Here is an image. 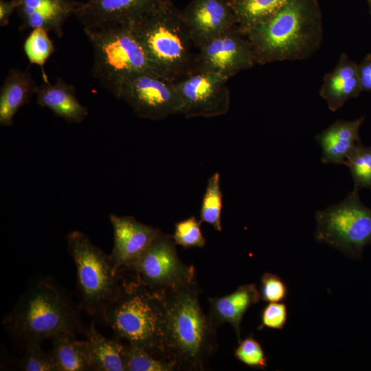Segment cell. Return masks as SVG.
<instances>
[{"mask_svg":"<svg viewBox=\"0 0 371 371\" xmlns=\"http://www.w3.org/2000/svg\"><path fill=\"white\" fill-rule=\"evenodd\" d=\"M80 308L52 277H39L21 295L3 324L12 341L24 348L60 333L82 332Z\"/></svg>","mask_w":371,"mask_h":371,"instance_id":"cell-1","label":"cell"},{"mask_svg":"<svg viewBox=\"0 0 371 371\" xmlns=\"http://www.w3.org/2000/svg\"><path fill=\"white\" fill-rule=\"evenodd\" d=\"M196 279L165 295L164 353L177 370L203 371L218 350V326L200 304Z\"/></svg>","mask_w":371,"mask_h":371,"instance_id":"cell-2","label":"cell"},{"mask_svg":"<svg viewBox=\"0 0 371 371\" xmlns=\"http://www.w3.org/2000/svg\"><path fill=\"white\" fill-rule=\"evenodd\" d=\"M256 64L303 60L320 47L324 30L316 0H290L246 33Z\"/></svg>","mask_w":371,"mask_h":371,"instance_id":"cell-3","label":"cell"},{"mask_svg":"<svg viewBox=\"0 0 371 371\" xmlns=\"http://www.w3.org/2000/svg\"><path fill=\"white\" fill-rule=\"evenodd\" d=\"M119 273L120 291L100 321L122 342L166 359L164 353L165 297L150 291L131 276Z\"/></svg>","mask_w":371,"mask_h":371,"instance_id":"cell-4","label":"cell"},{"mask_svg":"<svg viewBox=\"0 0 371 371\" xmlns=\"http://www.w3.org/2000/svg\"><path fill=\"white\" fill-rule=\"evenodd\" d=\"M131 23L154 71L172 82L194 71L197 47L170 0Z\"/></svg>","mask_w":371,"mask_h":371,"instance_id":"cell-5","label":"cell"},{"mask_svg":"<svg viewBox=\"0 0 371 371\" xmlns=\"http://www.w3.org/2000/svg\"><path fill=\"white\" fill-rule=\"evenodd\" d=\"M83 30L93 52L92 76L116 98L127 78L153 70L131 22Z\"/></svg>","mask_w":371,"mask_h":371,"instance_id":"cell-6","label":"cell"},{"mask_svg":"<svg viewBox=\"0 0 371 371\" xmlns=\"http://www.w3.org/2000/svg\"><path fill=\"white\" fill-rule=\"evenodd\" d=\"M66 240L68 252L76 265L80 307L100 320L120 291V273L110 256L82 232H70Z\"/></svg>","mask_w":371,"mask_h":371,"instance_id":"cell-7","label":"cell"},{"mask_svg":"<svg viewBox=\"0 0 371 371\" xmlns=\"http://www.w3.org/2000/svg\"><path fill=\"white\" fill-rule=\"evenodd\" d=\"M359 192L353 188L339 203L317 211L314 234L317 243L357 260L362 259L365 248L371 245V208L363 203Z\"/></svg>","mask_w":371,"mask_h":371,"instance_id":"cell-8","label":"cell"},{"mask_svg":"<svg viewBox=\"0 0 371 371\" xmlns=\"http://www.w3.org/2000/svg\"><path fill=\"white\" fill-rule=\"evenodd\" d=\"M176 245L172 235L160 230L134 263L118 271L165 295L196 279L194 267L181 261Z\"/></svg>","mask_w":371,"mask_h":371,"instance_id":"cell-9","label":"cell"},{"mask_svg":"<svg viewBox=\"0 0 371 371\" xmlns=\"http://www.w3.org/2000/svg\"><path fill=\"white\" fill-rule=\"evenodd\" d=\"M117 99L123 100L142 119L161 120L183 111V102L174 82L153 69L127 78Z\"/></svg>","mask_w":371,"mask_h":371,"instance_id":"cell-10","label":"cell"},{"mask_svg":"<svg viewBox=\"0 0 371 371\" xmlns=\"http://www.w3.org/2000/svg\"><path fill=\"white\" fill-rule=\"evenodd\" d=\"M255 65L252 46L236 26L197 47L194 71L214 72L229 80Z\"/></svg>","mask_w":371,"mask_h":371,"instance_id":"cell-11","label":"cell"},{"mask_svg":"<svg viewBox=\"0 0 371 371\" xmlns=\"http://www.w3.org/2000/svg\"><path fill=\"white\" fill-rule=\"evenodd\" d=\"M228 79L214 72L193 71L174 82L183 102L186 118L213 117L225 115L229 109Z\"/></svg>","mask_w":371,"mask_h":371,"instance_id":"cell-12","label":"cell"},{"mask_svg":"<svg viewBox=\"0 0 371 371\" xmlns=\"http://www.w3.org/2000/svg\"><path fill=\"white\" fill-rule=\"evenodd\" d=\"M181 15L196 47L238 26L229 0H191Z\"/></svg>","mask_w":371,"mask_h":371,"instance_id":"cell-13","label":"cell"},{"mask_svg":"<svg viewBox=\"0 0 371 371\" xmlns=\"http://www.w3.org/2000/svg\"><path fill=\"white\" fill-rule=\"evenodd\" d=\"M170 0H87L75 15L83 28L132 22Z\"/></svg>","mask_w":371,"mask_h":371,"instance_id":"cell-14","label":"cell"},{"mask_svg":"<svg viewBox=\"0 0 371 371\" xmlns=\"http://www.w3.org/2000/svg\"><path fill=\"white\" fill-rule=\"evenodd\" d=\"M109 218L113 232V245L109 256L118 271L134 263L161 229L131 216L110 214Z\"/></svg>","mask_w":371,"mask_h":371,"instance_id":"cell-15","label":"cell"},{"mask_svg":"<svg viewBox=\"0 0 371 371\" xmlns=\"http://www.w3.org/2000/svg\"><path fill=\"white\" fill-rule=\"evenodd\" d=\"M21 20V30L42 28L56 36L63 34V25L76 15L83 1L78 0H15Z\"/></svg>","mask_w":371,"mask_h":371,"instance_id":"cell-16","label":"cell"},{"mask_svg":"<svg viewBox=\"0 0 371 371\" xmlns=\"http://www.w3.org/2000/svg\"><path fill=\"white\" fill-rule=\"evenodd\" d=\"M362 91L357 63L347 54L341 53L335 67L323 77L320 96L326 101L328 109L335 112Z\"/></svg>","mask_w":371,"mask_h":371,"instance_id":"cell-17","label":"cell"},{"mask_svg":"<svg viewBox=\"0 0 371 371\" xmlns=\"http://www.w3.org/2000/svg\"><path fill=\"white\" fill-rule=\"evenodd\" d=\"M365 120L361 116L352 120L338 119L315 136L322 148L321 161L326 164L342 165L361 144L359 130Z\"/></svg>","mask_w":371,"mask_h":371,"instance_id":"cell-18","label":"cell"},{"mask_svg":"<svg viewBox=\"0 0 371 371\" xmlns=\"http://www.w3.org/2000/svg\"><path fill=\"white\" fill-rule=\"evenodd\" d=\"M35 95L38 105L67 122L80 123L89 115L88 109L78 100L75 87L60 77L53 84L43 82L38 85Z\"/></svg>","mask_w":371,"mask_h":371,"instance_id":"cell-19","label":"cell"},{"mask_svg":"<svg viewBox=\"0 0 371 371\" xmlns=\"http://www.w3.org/2000/svg\"><path fill=\"white\" fill-rule=\"evenodd\" d=\"M260 299V291L255 284H244L226 295L210 297L209 314L218 326L224 323L231 324L239 342L243 317L247 310L258 303Z\"/></svg>","mask_w":371,"mask_h":371,"instance_id":"cell-20","label":"cell"},{"mask_svg":"<svg viewBox=\"0 0 371 371\" xmlns=\"http://www.w3.org/2000/svg\"><path fill=\"white\" fill-rule=\"evenodd\" d=\"M38 85L31 74L18 68L10 69L0 89V125L12 126L18 111L30 102Z\"/></svg>","mask_w":371,"mask_h":371,"instance_id":"cell-21","label":"cell"},{"mask_svg":"<svg viewBox=\"0 0 371 371\" xmlns=\"http://www.w3.org/2000/svg\"><path fill=\"white\" fill-rule=\"evenodd\" d=\"M87 344L91 370L126 371L125 344L119 339H108L95 328L94 322L82 327Z\"/></svg>","mask_w":371,"mask_h":371,"instance_id":"cell-22","label":"cell"},{"mask_svg":"<svg viewBox=\"0 0 371 371\" xmlns=\"http://www.w3.org/2000/svg\"><path fill=\"white\" fill-rule=\"evenodd\" d=\"M50 350L57 371L91 370V360L85 340L76 338V333H63L52 337Z\"/></svg>","mask_w":371,"mask_h":371,"instance_id":"cell-23","label":"cell"},{"mask_svg":"<svg viewBox=\"0 0 371 371\" xmlns=\"http://www.w3.org/2000/svg\"><path fill=\"white\" fill-rule=\"evenodd\" d=\"M290 0H234L238 27L245 35L257 23L269 18Z\"/></svg>","mask_w":371,"mask_h":371,"instance_id":"cell-24","label":"cell"},{"mask_svg":"<svg viewBox=\"0 0 371 371\" xmlns=\"http://www.w3.org/2000/svg\"><path fill=\"white\" fill-rule=\"evenodd\" d=\"M223 207V196L221 188V175L212 174L207 179L203 196L199 220L212 225L216 231L222 230L221 213Z\"/></svg>","mask_w":371,"mask_h":371,"instance_id":"cell-25","label":"cell"},{"mask_svg":"<svg viewBox=\"0 0 371 371\" xmlns=\"http://www.w3.org/2000/svg\"><path fill=\"white\" fill-rule=\"evenodd\" d=\"M124 344L126 371L177 370L172 361L157 357L144 348Z\"/></svg>","mask_w":371,"mask_h":371,"instance_id":"cell-26","label":"cell"},{"mask_svg":"<svg viewBox=\"0 0 371 371\" xmlns=\"http://www.w3.org/2000/svg\"><path fill=\"white\" fill-rule=\"evenodd\" d=\"M48 32L42 28L32 30L23 45L24 52L29 62L40 67L43 82H46L49 81L44 71V65L55 49Z\"/></svg>","mask_w":371,"mask_h":371,"instance_id":"cell-27","label":"cell"},{"mask_svg":"<svg viewBox=\"0 0 371 371\" xmlns=\"http://www.w3.org/2000/svg\"><path fill=\"white\" fill-rule=\"evenodd\" d=\"M345 166L350 170L353 180V188L368 189L371 192V145L366 146L361 142L348 157Z\"/></svg>","mask_w":371,"mask_h":371,"instance_id":"cell-28","label":"cell"},{"mask_svg":"<svg viewBox=\"0 0 371 371\" xmlns=\"http://www.w3.org/2000/svg\"><path fill=\"white\" fill-rule=\"evenodd\" d=\"M201 222L194 216L175 223L173 239L177 245L183 248H192L204 247L206 243L201 229Z\"/></svg>","mask_w":371,"mask_h":371,"instance_id":"cell-29","label":"cell"},{"mask_svg":"<svg viewBox=\"0 0 371 371\" xmlns=\"http://www.w3.org/2000/svg\"><path fill=\"white\" fill-rule=\"evenodd\" d=\"M234 355L237 360L251 368L265 370L267 368L265 352L253 334L238 342Z\"/></svg>","mask_w":371,"mask_h":371,"instance_id":"cell-30","label":"cell"},{"mask_svg":"<svg viewBox=\"0 0 371 371\" xmlns=\"http://www.w3.org/2000/svg\"><path fill=\"white\" fill-rule=\"evenodd\" d=\"M24 354L17 361L23 371H57L51 351H45L41 344H31L24 348Z\"/></svg>","mask_w":371,"mask_h":371,"instance_id":"cell-31","label":"cell"},{"mask_svg":"<svg viewBox=\"0 0 371 371\" xmlns=\"http://www.w3.org/2000/svg\"><path fill=\"white\" fill-rule=\"evenodd\" d=\"M261 299L267 302H282L288 296V286L278 275L265 273L260 278Z\"/></svg>","mask_w":371,"mask_h":371,"instance_id":"cell-32","label":"cell"},{"mask_svg":"<svg viewBox=\"0 0 371 371\" xmlns=\"http://www.w3.org/2000/svg\"><path fill=\"white\" fill-rule=\"evenodd\" d=\"M288 319V309L282 302H270L264 306L260 315V324L258 328L260 330L265 328L282 330Z\"/></svg>","mask_w":371,"mask_h":371,"instance_id":"cell-33","label":"cell"},{"mask_svg":"<svg viewBox=\"0 0 371 371\" xmlns=\"http://www.w3.org/2000/svg\"><path fill=\"white\" fill-rule=\"evenodd\" d=\"M357 70L362 91L371 93V53L357 63Z\"/></svg>","mask_w":371,"mask_h":371,"instance_id":"cell-34","label":"cell"},{"mask_svg":"<svg viewBox=\"0 0 371 371\" xmlns=\"http://www.w3.org/2000/svg\"><path fill=\"white\" fill-rule=\"evenodd\" d=\"M16 7L15 0H0V26L4 27L9 24L10 18Z\"/></svg>","mask_w":371,"mask_h":371,"instance_id":"cell-35","label":"cell"},{"mask_svg":"<svg viewBox=\"0 0 371 371\" xmlns=\"http://www.w3.org/2000/svg\"><path fill=\"white\" fill-rule=\"evenodd\" d=\"M367 2L369 5V7H370V12H371V0H367Z\"/></svg>","mask_w":371,"mask_h":371,"instance_id":"cell-36","label":"cell"},{"mask_svg":"<svg viewBox=\"0 0 371 371\" xmlns=\"http://www.w3.org/2000/svg\"><path fill=\"white\" fill-rule=\"evenodd\" d=\"M231 2L233 1L234 0H229Z\"/></svg>","mask_w":371,"mask_h":371,"instance_id":"cell-37","label":"cell"}]
</instances>
